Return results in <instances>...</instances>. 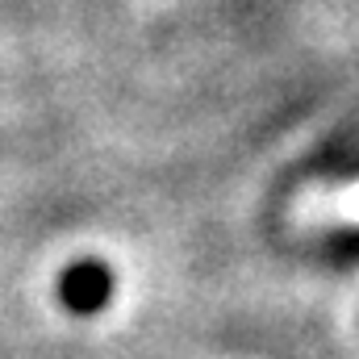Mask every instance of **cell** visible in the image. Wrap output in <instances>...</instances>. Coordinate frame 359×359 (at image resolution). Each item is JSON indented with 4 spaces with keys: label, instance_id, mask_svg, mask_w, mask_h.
I'll return each instance as SVG.
<instances>
[{
    "label": "cell",
    "instance_id": "1",
    "mask_svg": "<svg viewBox=\"0 0 359 359\" xmlns=\"http://www.w3.org/2000/svg\"><path fill=\"white\" fill-rule=\"evenodd\" d=\"M109 297H113V271L100 259H80L59 276V301L80 318L100 313L109 305Z\"/></svg>",
    "mask_w": 359,
    "mask_h": 359
}]
</instances>
